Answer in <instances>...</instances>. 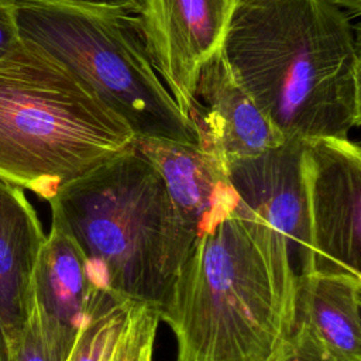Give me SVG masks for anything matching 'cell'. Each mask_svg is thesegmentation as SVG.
Segmentation results:
<instances>
[{"label":"cell","mask_w":361,"mask_h":361,"mask_svg":"<svg viewBox=\"0 0 361 361\" xmlns=\"http://www.w3.org/2000/svg\"><path fill=\"white\" fill-rule=\"evenodd\" d=\"M221 52L286 141L344 140L360 126L358 35L330 3L238 0Z\"/></svg>","instance_id":"6da1fadb"},{"label":"cell","mask_w":361,"mask_h":361,"mask_svg":"<svg viewBox=\"0 0 361 361\" xmlns=\"http://www.w3.org/2000/svg\"><path fill=\"white\" fill-rule=\"evenodd\" d=\"M298 274L276 231L230 216L200 235L158 310L176 361H276L295 324Z\"/></svg>","instance_id":"7a4b0ae2"},{"label":"cell","mask_w":361,"mask_h":361,"mask_svg":"<svg viewBox=\"0 0 361 361\" xmlns=\"http://www.w3.org/2000/svg\"><path fill=\"white\" fill-rule=\"evenodd\" d=\"M48 203L52 224L76 244L97 288L157 310L166 303L197 237L133 144Z\"/></svg>","instance_id":"3957f363"},{"label":"cell","mask_w":361,"mask_h":361,"mask_svg":"<svg viewBox=\"0 0 361 361\" xmlns=\"http://www.w3.org/2000/svg\"><path fill=\"white\" fill-rule=\"evenodd\" d=\"M130 127L35 44L0 61V178L49 202L126 151Z\"/></svg>","instance_id":"277c9868"},{"label":"cell","mask_w":361,"mask_h":361,"mask_svg":"<svg viewBox=\"0 0 361 361\" xmlns=\"http://www.w3.org/2000/svg\"><path fill=\"white\" fill-rule=\"evenodd\" d=\"M18 37L45 51L82 82L134 137L196 144L158 76L138 17L49 0H6Z\"/></svg>","instance_id":"5b68a950"},{"label":"cell","mask_w":361,"mask_h":361,"mask_svg":"<svg viewBox=\"0 0 361 361\" xmlns=\"http://www.w3.org/2000/svg\"><path fill=\"white\" fill-rule=\"evenodd\" d=\"M310 245L300 274L361 276V149L348 138L303 141Z\"/></svg>","instance_id":"8992f818"},{"label":"cell","mask_w":361,"mask_h":361,"mask_svg":"<svg viewBox=\"0 0 361 361\" xmlns=\"http://www.w3.org/2000/svg\"><path fill=\"white\" fill-rule=\"evenodd\" d=\"M238 0H145L138 14L151 62L188 118L203 63L221 49Z\"/></svg>","instance_id":"52a82bcc"},{"label":"cell","mask_w":361,"mask_h":361,"mask_svg":"<svg viewBox=\"0 0 361 361\" xmlns=\"http://www.w3.org/2000/svg\"><path fill=\"white\" fill-rule=\"evenodd\" d=\"M188 120L196 145L224 165L261 155L286 141L234 79L221 49L199 71Z\"/></svg>","instance_id":"ba28073f"},{"label":"cell","mask_w":361,"mask_h":361,"mask_svg":"<svg viewBox=\"0 0 361 361\" xmlns=\"http://www.w3.org/2000/svg\"><path fill=\"white\" fill-rule=\"evenodd\" d=\"M227 169L238 196L233 214L281 234L302 265L310 245L303 141L288 140L261 155L230 162Z\"/></svg>","instance_id":"9c48e42d"},{"label":"cell","mask_w":361,"mask_h":361,"mask_svg":"<svg viewBox=\"0 0 361 361\" xmlns=\"http://www.w3.org/2000/svg\"><path fill=\"white\" fill-rule=\"evenodd\" d=\"M32 306L41 331L58 361H66L99 295L87 264L59 227L51 224L32 275Z\"/></svg>","instance_id":"30bf717a"},{"label":"cell","mask_w":361,"mask_h":361,"mask_svg":"<svg viewBox=\"0 0 361 361\" xmlns=\"http://www.w3.org/2000/svg\"><path fill=\"white\" fill-rule=\"evenodd\" d=\"M133 147L158 169L175 209L197 238L235 212L238 196L227 165L196 144L134 137Z\"/></svg>","instance_id":"8fae6325"},{"label":"cell","mask_w":361,"mask_h":361,"mask_svg":"<svg viewBox=\"0 0 361 361\" xmlns=\"http://www.w3.org/2000/svg\"><path fill=\"white\" fill-rule=\"evenodd\" d=\"M47 234L24 189L0 178V324L7 344L32 306V275Z\"/></svg>","instance_id":"7c38bea8"},{"label":"cell","mask_w":361,"mask_h":361,"mask_svg":"<svg viewBox=\"0 0 361 361\" xmlns=\"http://www.w3.org/2000/svg\"><path fill=\"white\" fill-rule=\"evenodd\" d=\"M361 276L299 274L295 324L338 361H361Z\"/></svg>","instance_id":"4fadbf2b"},{"label":"cell","mask_w":361,"mask_h":361,"mask_svg":"<svg viewBox=\"0 0 361 361\" xmlns=\"http://www.w3.org/2000/svg\"><path fill=\"white\" fill-rule=\"evenodd\" d=\"M135 305L138 303L100 290L66 361H109Z\"/></svg>","instance_id":"5bb4252c"},{"label":"cell","mask_w":361,"mask_h":361,"mask_svg":"<svg viewBox=\"0 0 361 361\" xmlns=\"http://www.w3.org/2000/svg\"><path fill=\"white\" fill-rule=\"evenodd\" d=\"M159 320L157 309L135 305L128 324L109 361H152Z\"/></svg>","instance_id":"9a60e30c"},{"label":"cell","mask_w":361,"mask_h":361,"mask_svg":"<svg viewBox=\"0 0 361 361\" xmlns=\"http://www.w3.org/2000/svg\"><path fill=\"white\" fill-rule=\"evenodd\" d=\"M7 361H58L32 312L20 334L7 344Z\"/></svg>","instance_id":"2e32d148"},{"label":"cell","mask_w":361,"mask_h":361,"mask_svg":"<svg viewBox=\"0 0 361 361\" xmlns=\"http://www.w3.org/2000/svg\"><path fill=\"white\" fill-rule=\"evenodd\" d=\"M276 361H338L329 350L300 329L293 333Z\"/></svg>","instance_id":"e0dca14e"},{"label":"cell","mask_w":361,"mask_h":361,"mask_svg":"<svg viewBox=\"0 0 361 361\" xmlns=\"http://www.w3.org/2000/svg\"><path fill=\"white\" fill-rule=\"evenodd\" d=\"M73 7L104 10V11H120L127 14H140L145 0H49Z\"/></svg>","instance_id":"ac0fdd59"},{"label":"cell","mask_w":361,"mask_h":361,"mask_svg":"<svg viewBox=\"0 0 361 361\" xmlns=\"http://www.w3.org/2000/svg\"><path fill=\"white\" fill-rule=\"evenodd\" d=\"M20 37L6 0H0V61L14 48Z\"/></svg>","instance_id":"d6986e66"},{"label":"cell","mask_w":361,"mask_h":361,"mask_svg":"<svg viewBox=\"0 0 361 361\" xmlns=\"http://www.w3.org/2000/svg\"><path fill=\"white\" fill-rule=\"evenodd\" d=\"M341 10L347 17H358L361 11V0H324Z\"/></svg>","instance_id":"ffe728a7"},{"label":"cell","mask_w":361,"mask_h":361,"mask_svg":"<svg viewBox=\"0 0 361 361\" xmlns=\"http://www.w3.org/2000/svg\"><path fill=\"white\" fill-rule=\"evenodd\" d=\"M0 361H7V341H6V336L1 324H0Z\"/></svg>","instance_id":"44dd1931"}]
</instances>
